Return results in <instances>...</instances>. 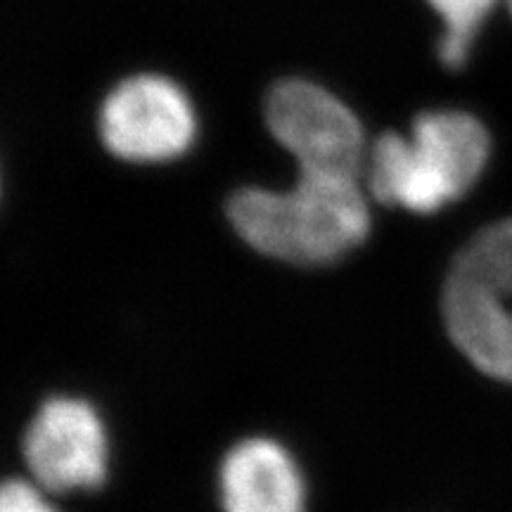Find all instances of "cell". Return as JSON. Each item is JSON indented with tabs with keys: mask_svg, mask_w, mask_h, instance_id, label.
Listing matches in <instances>:
<instances>
[{
	"mask_svg": "<svg viewBox=\"0 0 512 512\" xmlns=\"http://www.w3.org/2000/svg\"><path fill=\"white\" fill-rule=\"evenodd\" d=\"M444 22L439 41V60L448 69H460L470 60L479 29L498 0H427Z\"/></svg>",
	"mask_w": 512,
	"mask_h": 512,
	"instance_id": "8",
	"label": "cell"
},
{
	"mask_svg": "<svg viewBox=\"0 0 512 512\" xmlns=\"http://www.w3.org/2000/svg\"><path fill=\"white\" fill-rule=\"evenodd\" d=\"M508 5H510V12H512V0H508Z\"/></svg>",
	"mask_w": 512,
	"mask_h": 512,
	"instance_id": "10",
	"label": "cell"
},
{
	"mask_svg": "<svg viewBox=\"0 0 512 512\" xmlns=\"http://www.w3.org/2000/svg\"><path fill=\"white\" fill-rule=\"evenodd\" d=\"M441 311L467 361L494 380L512 382V219L479 230L460 249Z\"/></svg>",
	"mask_w": 512,
	"mask_h": 512,
	"instance_id": "3",
	"label": "cell"
},
{
	"mask_svg": "<svg viewBox=\"0 0 512 512\" xmlns=\"http://www.w3.org/2000/svg\"><path fill=\"white\" fill-rule=\"evenodd\" d=\"M0 512H55L41 491L22 479H12L0 491Z\"/></svg>",
	"mask_w": 512,
	"mask_h": 512,
	"instance_id": "9",
	"label": "cell"
},
{
	"mask_svg": "<svg viewBox=\"0 0 512 512\" xmlns=\"http://www.w3.org/2000/svg\"><path fill=\"white\" fill-rule=\"evenodd\" d=\"M100 138L114 157L136 164L181 157L197 133L195 110L176 81L159 74L128 76L100 107Z\"/></svg>",
	"mask_w": 512,
	"mask_h": 512,
	"instance_id": "5",
	"label": "cell"
},
{
	"mask_svg": "<svg viewBox=\"0 0 512 512\" xmlns=\"http://www.w3.org/2000/svg\"><path fill=\"white\" fill-rule=\"evenodd\" d=\"M489 152V131L472 114L422 112L408 136L389 131L370 145L363 176L373 200L430 214L477 183Z\"/></svg>",
	"mask_w": 512,
	"mask_h": 512,
	"instance_id": "2",
	"label": "cell"
},
{
	"mask_svg": "<svg viewBox=\"0 0 512 512\" xmlns=\"http://www.w3.org/2000/svg\"><path fill=\"white\" fill-rule=\"evenodd\" d=\"M273 138L297 159L302 174L361 178L366 140L356 114L318 83L278 81L266 98Z\"/></svg>",
	"mask_w": 512,
	"mask_h": 512,
	"instance_id": "4",
	"label": "cell"
},
{
	"mask_svg": "<svg viewBox=\"0 0 512 512\" xmlns=\"http://www.w3.org/2000/svg\"><path fill=\"white\" fill-rule=\"evenodd\" d=\"M24 460L41 489H95L107 475V439L91 403L57 396L41 406L24 437Z\"/></svg>",
	"mask_w": 512,
	"mask_h": 512,
	"instance_id": "6",
	"label": "cell"
},
{
	"mask_svg": "<svg viewBox=\"0 0 512 512\" xmlns=\"http://www.w3.org/2000/svg\"><path fill=\"white\" fill-rule=\"evenodd\" d=\"M228 219L256 252L299 266L337 261L366 240L370 211L361 178L302 174L290 190L242 188Z\"/></svg>",
	"mask_w": 512,
	"mask_h": 512,
	"instance_id": "1",
	"label": "cell"
},
{
	"mask_svg": "<svg viewBox=\"0 0 512 512\" xmlns=\"http://www.w3.org/2000/svg\"><path fill=\"white\" fill-rule=\"evenodd\" d=\"M221 503L226 512H304V482L283 446L247 439L223 458Z\"/></svg>",
	"mask_w": 512,
	"mask_h": 512,
	"instance_id": "7",
	"label": "cell"
}]
</instances>
